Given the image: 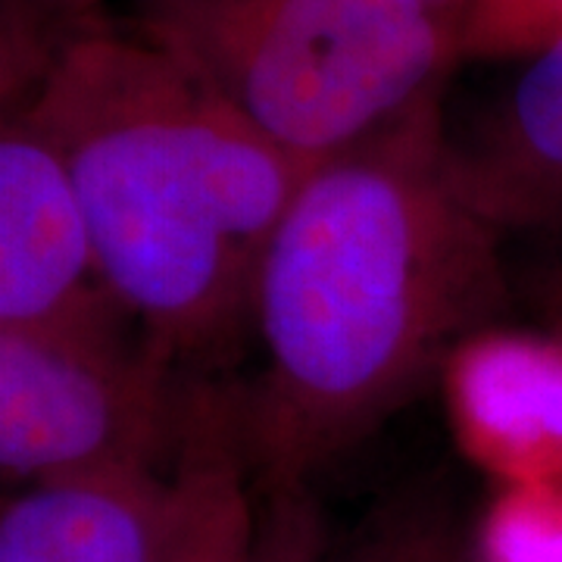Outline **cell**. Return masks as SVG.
Segmentation results:
<instances>
[{
	"label": "cell",
	"instance_id": "5b68a950",
	"mask_svg": "<svg viewBox=\"0 0 562 562\" xmlns=\"http://www.w3.org/2000/svg\"><path fill=\"white\" fill-rule=\"evenodd\" d=\"M462 453L501 487L562 484V331L487 325L441 369Z\"/></svg>",
	"mask_w": 562,
	"mask_h": 562
},
{
	"label": "cell",
	"instance_id": "4fadbf2b",
	"mask_svg": "<svg viewBox=\"0 0 562 562\" xmlns=\"http://www.w3.org/2000/svg\"><path fill=\"white\" fill-rule=\"evenodd\" d=\"M353 562H472L453 528L428 509H403L384 522Z\"/></svg>",
	"mask_w": 562,
	"mask_h": 562
},
{
	"label": "cell",
	"instance_id": "9c48e42d",
	"mask_svg": "<svg viewBox=\"0 0 562 562\" xmlns=\"http://www.w3.org/2000/svg\"><path fill=\"white\" fill-rule=\"evenodd\" d=\"M254 487L238 431V394L191 375L172 465V506L157 562H250Z\"/></svg>",
	"mask_w": 562,
	"mask_h": 562
},
{
	"label": "cell",
	"instance_id": "3957f363",
	"mask_svg": "<svg viewBox=\"0 0 562 562\" xmlns=\"http://www.w3.org/2000/svg\"><path fill=\"white\" fill-rule=\"evenodd\" d=\"M132 29L316 169L438 103L457 22L422 0H132Z\"/></svg>",
	"mask_w": 562,
	"mask_h": 562
},
{
	"label": "cell",
	"instance_id": "8fae6325",
	"mask_svg": "<svg viewBox=\"0 0 562 562\" xmlns=\"http://www.w3.org/2000/svg\"><path fill=\"white\" fill-rule=\"evenodd\" d=\"M562 38V0H472L457 32L460 60H528Z\"/></svg>",
	"mask_w": 562,
	"mask_h": 562
},
{
	"label": "cell",
	"instance_id": "5bb4252c",
	"mask_svg": "<svg viewBox=\"0 0 562 562\" xmlns=\"http://www.w3.org/2000/svg\"><path fill=\"white\" fill-rule=\"evenodd\" d=\"M54 22H60L66 32H79L85 25L103 22L106 0H35Z\"/></svg>",
	"mask_w": 562,
	"mask_h": 562
},
{
	"label": "cell",
	"instance_id": "6da1fadb",
	"mask_svg": "<svg viewBox=\"0 0 562 562\" xmlns=\"http://www.w3.org/2000/svg\"><path fill=\"white\" fill-rule=\"evenodd\" d=\"M443 138L435 103L316 166L266 247L238 431L276 522L509 303L501 235L453 194Z\"/></svg>",
	"mask_w": 562,
	"mask_h": 562
},
{
	"label": "cell",
	"instance_id": "9a60e30c",
	"mask_svg": "<svg viewBox=\"0 0 562 562\" xmlns=\"http://www.w3.org/2000/svg\"><path fill=\"white\" fill-rule=\"evenodd\" d=\"M538 303L550 328L562 331V269H550L538 284Z\"/></svg>",
	"mask_w": 562,
	"mask_h": 562
},
{
	"label": "cell",
	"instance_id": "30bf717a",
	"mask_svg": "<svg viewBox=\"0 0 562 562\" xmlns=\"http://www.w3.org/2000/svg\"><path fill=\"white\" fill-rule=\"evenodd\" d=\"M472 562H562V484L501 487L484 509Z\"/></svg>",
	"mask_w": 562,
	"mask_h": 562
},
{
	"label": "cell",
	"instance_id": "e0dca14e",
	"mask_svg": "<svg viewBox=\"0 0 562 562\" xmlns=\"http://www.w3.org/2000/svg\"><path fill=\"white\" fill-rule=\"evenodd\" d=\"M250 562H257V557H254V560H250Z\"/></svg>",
	"mask_w": 562,
	"mask_h": 562
},
{
	"label": "cell",
	"instance_id": "52a82bcc",
	"mask_svg": "<svg viewBox=\"0 0 562 562\" xmlns=\"http://www.w3.org/2000/svg\"><path fill=\"white\" fill-rule=\"evenodd\" d=\"M443 176L497 235H562V38L528 57L469 138H443Z\"/></svg>",
	"mask_w": 562,
	"mask_h": 562
},
{
	"label": "cell",
	"instance_id": "7c38bea8",
	"mask_svg": "<svg viewBox=\"0 0 562 562\" xmlns=\"http://www.w3.org/2000/svg\"><path fill=\"white\" fill-rule=\"evenodd\" d=\"M69 35L35 0H0V116L32 103Z\"/></svg>",
	"mask_w": 562,
	"mask_h": 562
},
{
	"label": "cell",
	"instance_id": "7a4b0ae2",
	"mask_svg": "<svg viewBox=\"0 0 562 562\" xmlns=\"http://www.w3.org/2000/svg\"><path fill=\"white\" fill-rule=\"evenodd\" d=\"M25 116L60 154L103 291L179 372L250 338L266 247L313 172L132 25L63 41Z\"/></svg>",
	"mask_w": 562,
	"mask_h": 562
},
{
	"label": "cell",
	"instance_id": "8992f818",
	"mask_svg": "<svg viewBox=\"0 0 562 562\" xmlns=\"http://www.w3.org/2000/svg\"><path fill=\"white\" fill-rule=\"evenodd\" d=\"M103 297L60 154L25 110L0 116V325L57 319Z\"/></svg>",
	"mask_w": 562,
	"mask_h": 562
},
{
	"label": "cell",
	"instance_id": "2e32d148",
	"mask_svg": "<svg viewBox=\"0 0 562 562\" xmlns=\"http://www.w3.org/2000/svg\"><path fill=\"white\" fill-rule=\"evenodd\" d=\"M422 3H425V7H431L435 13H441L443 20L457 22V29H460L462 13L469 10V3H472V0H422Z\"/></svg>",
	"mask_w": 562,
	"mask_h": 562
},
{
	"label": "cell",
	"instance_id": "277c9868",
	"mask_svg": "<svg viewBox=\"0 0 562 562\" xmlns=\"http://www.w3.org/2000/svg\"><path fill=\"white\" fill-rule=\"evenodd\" d=\"M184 387L113 297L0 325V484L172 472Z\"/></svg>",
	"mask_w": 562,
	"mask_h": 562
},
{
	"label": "cell",
	"instance_id": "ba28073f",
	"mask_svg": "<svg viewBox=\"0 0 562 562\" xmlns=\"http://www.w3.org/2000/svg\"><path fill=\"white\" fill-rule=\"evenodd\" d=\"M172 472H110L0 491V562H157Z\"/></svg>",
	"mask_w": 562,
	"mask_h": 562
}]
</instances>
